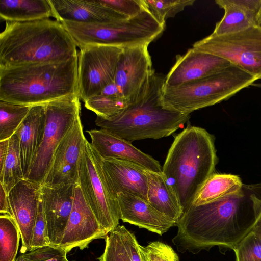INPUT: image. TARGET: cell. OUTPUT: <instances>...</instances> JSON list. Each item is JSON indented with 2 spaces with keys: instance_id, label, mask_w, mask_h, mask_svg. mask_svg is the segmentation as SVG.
Segmentation results:
<instances>
[{
  "instance_id": "6da1fadb",
  "label": "cell",
  "mask_w": 261,
  "mask_h": 261,
  "mask_svg": "<svg viewBox=\"0 0 261 261\" xmlns=\"http://www.w3.org/2000/svg\"><path fill=\"white\" fill-rule=\"evenodd\" d=\"M261 212V183L243 184L235 194L190 205L177 221L172 239L177 250L198 253L214 246L234 249L254 227Z\"/></svg>"
},
{
  "instance_id": "7a4b0ae2",
  "label": "cell",
  "mask_w": 261,
  "mask_h": 261,
  "mask_svg": "<svg viewBox=\"0 0 261 261\" xmlns=\"http://www.w3.org/2000/svg\"><path fill=\"white\" fill-rule=\"evenodd\" d=\"M77 69L78 53L62 62L0 67V100L32 107L79 95Z\"/></svg>"
},
{
  "instance_id": "3957f363",
  "label": "cell",
  "mask_w": 261,
  "mask_h": 261,
  "mask_svg": "<svg viewBox=\"0 0 261 261\" xmlns=\"http://www.w3.org/2000/svg\"><path fill=\"white\" fill-rule=\"evenodd\" d=\"M77 53L73 38L56 20L6 21L0 34V67L62 62Z\"/></svg>"
},
{
  "instance_id": "277c9868",
  "label": "cell",
  "mask_w": 261,
  "mask_h": 261,
  "mask_svg": "<svg viewBox=\"0 0 261 261\" xmlns=\"http://www.w3.org/2000/svg\"><path fill=\"white\" fill-rule=\"evenodd\" d=\"M217 163L215 137L204 128L188 125L175 136L162 172L177 196L184 212L215 173Z\"/></svg>"
},
{
  "instance_id": "5b68a950",
  "label": "cell",
  "mask_w": 261,
  "mask_h": 261,
  "mask_svg": "<svg viewBox=\"0 0 261 261\" xmlns=\"http://www.w3.org/2000/svg\"><path fill=\"white\" fill-rule=\"evenodd\" d=\"M165 80L153 70L134 102L111 118L97 116L96 125L131 143L168 137L182 127L190 115L165 109L160 103Z\"/></svg>"
},
{
  "instance_id": "8992f818",
  "label": "cell",
  "mask_w": 261,
  "mask_h": 261,
  "mask_svg": "<svg viewBox=\"0 0 261 261\" xmlns=\"http://www.w3.org/2000/svg\"><path fill=\"white\" fill-rule=\"evenodd\" d=\"M257 80L231 64L218 73L178 86L164 85L160 103L165 109L190 115L229 98Z\"/></svg>"
},
{
  "instance_id": "52a82bcc",
  "label": "cell",
  "mask_w": 261,
  "mask_h": 261,
  "mask_svg": "<svg viewBox=\"0 0 261 261\" xmlns=\"http://www.w3.org/2000/svg\"><path fill=\"white\" fill-rule=\"evenodd\" d=\"M61 23L79 47L96 45L122 48L149 45L165 27L145 7L139 15L126 19L107 23L63 21Z\"/></svg>"
},
{
  "instance_id": "ba28073f",
  "label": "cell",
  "mask_w": 261,
  "mask_h": 261,
  "mask_svg": "<svg viewBox=\"0 0 261 261\" xmlns=\"http://www.w3.org/2000/svg\"><path fill=\"white\" fill-rule=\"evenodd\" d=\"M77 183L97 220L108 233L121 218L117 195L102 167V158L87 140L81 155Z\"/></svg>"
},
{
  "instance_id": "9c48e42d",
  "label": "cell",
  "mask_w": 261,
  "mask_h": 261,
  "mask_svg": "<svg viewBox=\"0 0 261 261\" xmlns=\"http://www.w3.org/2000/svg\"><path fill=\"white\" fill-rule=\"evenodd\" d=\"M193 48L223 58L258 80L261 79V27L219 36L212 34Z\"/></svg>"
},
{
  "instance_id": "30bf717a",
  "label": "cell",
  "mask_w": 261,
  "mask_h": 261,
  "mask_svg": "<svg viewBox=\"0 0 261 261\" xmlns=\"http://www.w3.org/2000/svg\"><path fill=\"white\" fill-rule=\"evenodd\" d=\"M80 99L74 94L44 105L43 138L27 179L42 184L56 149L80 116Z\"/></svg>"
},
{
  "instance_id": "8fae6325",
  "label": "cell",
  "mask_w": 261,
  "mask_h": 261,
  "mask_svg": "<svg viewBox=\"0 0 261 261\" xmlns=\"http://www.w3.org/2000/svg\"><path fill=\"white\" fill-rule=\"evenodd\" d=\"M79 48L78 90L79 97L84 102L100 94L107 86L114 82L123 48L98 45Z\"/></svg>"
},
{
  "instance_id": "7c38bea8",
  "label": "cell",
  "mask_w": 261,
  "mask_h": 261,
  "mask_svg": "<svg viewBox=\"0 0 261 261\" xmlns=\"http://www.w3.org/2000/svg\"><path fill=\"white\" fill-rule=\"evenodd\" d=\"M87 140L80 116L56 149L41 185L77 183L80 160Z\"/></svg>"
},
{
  "instance_id": "4fadbf2b",
  "label": "cell",
  "mask_w": 261,
  "mask_h": 261,
  "mask_svg": "<svg viewBox=\"0 0 261 261\" xmlns=\"http://www.w3.org/2000/svg\"><path fill=\"white\" fill-rule=\"evenodd\" d=\"M148 45L123 48L114 83L129 104L134 102L153 69Z\"/></svg>"
},
{
  "instance_id": "5bb4252c",
  "label": "cell",
  "mask_w": 261,
  "mask_h": 261,
  "mask_svg": "<svg viewBox=\"0 0 261 261\" xmlns=\"http://www.w3.org/2000/svg\"><path fill=\"white\" fill-rule=\"evenodd\" d=\"M108 234L87 204L78 183L76 184L72 208L59 246L67 252L75 247L83 250L94 240L105 238Z\"/></svg>"
},
{
  "instance_id": "9a60e30c",
  "label": "cell",
  "mask_w": 261,
  "mask_h": 261,
  "mask_svg": "<svg viewBox=\"0 0 261 261\" xmlns=\"http://www.w3.org/2000/svg\"><path fill=\"white\" fill-rule=\"evenodd\" d=\"M41 185L34 181L23 179L8 194L11 217L21 235L22 253L32 250L33 230L38 214Z\"/></svg>"
},
{
  "instance_id": "2e32d148",
  "label": "cell",
  "mask_w": 261,
  "mask_h": 261,
  "mask_svg": "<svg viewBox=\"0 0 261 261\" xmlns=\"http://www.w3.org/2000/svg\"><path fill=\"white\" fill-rule=\"evenodd\" d=\"M75 185H41L50 245L59 246L61 243L72 208Z\"/></svg>"
},
{
  "instance_id": "e0dca14e",
  "label": "cell",
  "mask_w": 261,
  "mask_h": 261,
  "mask_svg": "<svg viewBox=\"0 0 261 261\" xmlns=\"http://www.w3.org/2000/svg\"><path fill=\"white\" fill-rule=\"evenodd\" d=\"M231 65L223 58L191 48L184 55L176 56L175 63L165 76L164 85L178 86L218 73Z\"/></svg>"
},
{
  "instance_id": "ac0fdd59",
  "label": "cell",
  "mask_w": 261,
  "mask_h": 261,
  "mask_svg": "<svg viewBox=\"0 0 261 261\" xmlns=\"http://www.w3.org/2000/svg\"><path fill=\"white\" fill-rule=\"evenodd\" d=\"M91 144L102 158L130 161L155 172H162L158 161L118 135L104 129L86 130Z\"/></svg>"
},
{
  "instance_id": "d6986e66",
  "label": "cell",
  "mask_w": 261,
  "mask_h": 261,
  "mask_svg": "<svg viewBox=\"0 0 261 261\" xmlns=\"http://www.w3.org/2000/svg\"><path fill=\"white\" fill-rule=\"evenodd\" d=\"M120 219L124 222L145 228L160 236L176 222L153 207L146 200L127 192L117 194Z\"/></svg>"
},
{
  "instance_id": "ffe728a7",
  "label": "cell",
  "mask_w": 261,
  "mask_h": 261,
  "mask_svg": "<svg viewBox=\"0 0 261 261\" xmlns=\"http://www.w3.org/2000/svg\"><path fill=\"white\" fill-rule=\"evenodd\" d=\"M56 20L79 23H107L128 19L100 0H49Z\"/></svg>"
},
{
  "instance_id": "44dd1931",
  "label": "cell",
  "mask_w": 261,
  "mask_h": 261,
  "mask_svg": "<svg viewBox=\"0 0 261 261\" xmlns=\"http://www.w3.org/2000/svg\"><path fill=\"white\" fill-rule=\"evenodd\" d=\"M102 163L107 177L116 195L127 192L148 201L145 168L130 161L112 158H102Z\"/></svg>"
},
{
  "instance_id": "7402d4cb",
  "label": "cell",
  "mask_w": 261,
  "mask_h": 261,
  "mask_svg": "<svg viewBox=\"0 0 261 261\" xmlns=\"http://www.w3.org/2000/svg\"><path fill=\"white\" fill-rule=\"evenodd\" d=\"M45 125L44 105L32 106L15 134L19 140L22 172L27 179L42 143Z\"/></svg>"
},
{
  "instance_id": "603a6c76",
  "label": "cell",
  "mask_w": 261,
  "mask_h": 261,
  "mask_svg": "<svg viewBox=\"0 0 261 261\" xmlns=\"http://www.w3.org/2000/svg\"><path fill=\"white\" fill-rule=\"evenodd\" d=\"M215 3L224 10V14L212 35L231 34L259 26L261 0H217Z\"/></svg>"
},
{
  "instance_id": "cb8c5ba5",
  "label": "cell",
  "mask_w": 261,
  "mask_h": 261,
  "mask_svg": "<svg viewBox=\"0 0 261 261\" xmlns=\"http://www.w3.org/2000/svg\"><path fill=\"white\" fill-rule=\"evenodd\" d=\"M144 172L148 180V202L177 223L184 211L173 188L162 172H155L146 168Z\"/></svg>"
},
{
  "instance_id": "d4e9b609",
  "label": "cell",
  "mask_w": 261,
  "mask_h": 261,
  "mask_svg": "<svg viewBox=\"0 0 261 261\" xmlns=\"http://www.w3.org/2000/svg\"><path fill=\"white\" fill-rule=\"evenodd\" d=\"M105 248L99 261H145L135 234L118 225L105 237Z\"/></svg>"
},
{
  "instance_id": "484cf974",
  "label": "cell",
  "mask_w": 261,
  "mask_h": 261,
  "mask_svg": "<svg viewBox=\"0 0 261 261\" xmlns=\"http://www.w3.org/2000/svg\"><path fill=\"white\" fill-rule=\"evenodd\" d=\"M53 16L49 0H0V17L6 21H31Z\"/></svg>"
},
{
  "instance_id": "4316f807",
  "label": "cell",
  "mask_w": 261,
  "mask_h": 261,
  "mask_svg": "<svg viewBox=\"0 0 261 261\" xmlns=\"http://www.w3.org/2000/svg\"><path fill=\"white\" fill-rule=\"evenodd\" d=\"M243 185L238 175L215 172L201 187L191 205H199L235 194Z\"/></svg>"
},
{
  "instance_id": "83f0119b",
  "label": "cell",
  "mask_w": 261,
  "mask_h": 261,
  "mask_svg": "<svg viewBox=\"0 0 261 261\" xmlns=\"http://www.w3.org/2000/svg\"><path fill=\"white\" fill-rule=\"evenodd\" d=\"M129 105L128 100L114 82L107 86L100 94L84 102L86 108L94 112L97 117L106 119L118 115Z\"/></svg>"
},
{
  "instance_id": "f1b7e54d",
  "label": "cell",
  "mask_w": 261,
  "mask_h": 261,
  "mask_svg": "<svg viewBox=\"0 0 261 261\" xmlns=\"http://www.w3.org/2000/svg\"><path fill=\"white\" fill-rule=\"evenodd\" d=\"M24 178L20 154L19 140L15 134L9 139V148L3 167L0 169V184L8 194Z\"/></svg>"
},
{
  "instance_id": "f546056e",
  "label": "cell",
  "mask_w": 261,
  "mask_h": 261,
  "mask_svg": "<svg viewBox=\"0 0 261 261\" xmlns=\"http://www.w3.org/2000/svg\"><path fill=\"white\" fill-rule=\"evenodd\" d=\"M21 235L14 219L8 214L0 216V261H15Z\"/></svg>"
},
{
  "instance_id": "4dcf8cb0",
  "label": "cell",
  "mask_w": 261,
  "mask_h": 261,
  "mask_svg": "<svg viewBox=\"0 0 261 261\" xmlns=\"http://www.w3.org/2000/svg\"><path fill=\"white\" fill-rule=\"evenodd\" d=\"M31 107L0 100V141L9 139L15 134Z\"/></svg>"
},
{
  "instance_id": "1f68e13d",
  "label": "cell",
  "mask_w": 261,
  "mask_h": 261,
  "mask_svg": "<svg viewBox=\"0 0 261 261\" xmlns=\"http://www.w3.org/2000/svg\"><path fill=\"white\" fill-rule=\"evenodd\" d=\"M145 8L157 21L165 25L166 20L174 17L185 7L193 5L195 0H142Z\"/></svg>"
},
{
  "instance_id": "d6a6232c",
  "label": "cell",
  "mask_w": 261,
  "mask_h": 261,
  "mask_svg": "<svg viewBox=\"0 0 261 261\" xmlns=\"http://www.w3.org/2000/svg\"><path fill=\"white\" fill-rule=\"evenodd\" d=\"M233 250L236 261H261V239L252 231Z\"/></svg>"
},
{
  "instance_id": "836d02e7",
  "label": "cell",
  "mask_w": 261,
  "mask_h": 261,
  "mask_svg": "<svg viewBox=\"0 0 261 261\" xmlns=\"http://www.w3.org/2000/svg\"><path fill=\"white\" fill-rule=\"evenodd\" d=\"M145 261H179V257L169 245L161 241L150 242L147 246H141Z\"/></svg>"
},
{
  "instance_id": "e575fe53",
  "label": "cell",
  "mask_w": 261,
  "mask_h": 261,
  "mask_svg": "<svg viewBox=\"0 0 261 261\" xmlns=\"http://www.w3.org/2000/svg\"><path fill=\"white\" fill-rule=\"evenodd\" d=\"M49 245L50 242L48 236L47 223L40 193L38 214L33 230L32 250Z\"/></svg>"
},
{
  "instance_id": "d590c367",
  "label": "cell",
  "mask_w": 261,
  "mask_h": 261,
  "mask_svg": "<svg viewBox=\"0 0 261 261\" xmlns=\"http://www.w3.org/2000/svg\"><path fill=\"white\" fill-rule=\"evenodd\" d=\"M29 261H67V252L51 245L39 247L25 253Z\"/></svg>"
},
{
  "instance_id": "8d00e7d4",
  "label": "cell",
  "mask_w": 261,
  "mask_h": 261,
  "mask_svg": "<svg viewBox=\"0 0 261 261\" xmlns=\"http://www.w3.org/2000/svg\"><path fill=\"white\" fill-rule=\"evenodd\" d=\"M115 11L130 18L136 16L144 9L142 0H100Z\"/></svg>"
},
{
  "instance_id": "74e56055",
  "label": "cell",
  "mask_w": 261,
  "mask_h": 261,
  "mask_svg": "<svg viewBox=\"0 0 261 261\" xmlns=\"http://www.w3.org/2000/svg\"><path fill=\"white\" fill-rule=\"evenodd\" d=\"M0 212L1 214H8L11 216L10 210L8 195L0 184Z\"/></svg>"
},
{
  "instance_id": "f35d334b",
  "label": "cell",
  "mask_w": 261,
  "mask_h": 261,
  "mask_svg": "<svg viewBox=\"0 0 261 261\" xmlns=\"http://www.w3.org/2000/svg\"><path fill=\"white\" fill-rule=\"evenodd\" d=\"M9 139L0 141V169L3 167L8 153Z\"/></svg>"
},
{
  "instance_id": "ab89813d",
  "label": "cell",
  "mask_w": 261,
  "mask_h": 261,
  "mask_svg": "<svg viewBox=\"0 0 261 261\" xmlns=\"http://www.w3.org/2000/svg\"><path fill=\"white\" fill-rule=\"evenodd\" d=\"M252 231L261 239V212L254 225Z\"/></svg>"
},
{
  "instance_id": "60d3db41",
  "label": "cell",
  "mask_w": 261,
  "mask_h": 261,
  "mask_svg": "<svg viewBox=\"0 0 261 261\" xmlns=\"http://www.w3.org/2000/svg\"><path fill=\"white\" fill-rule=\"evenodd\" d=\"M15 261H29L25 253H21L16 258Z\"/></svg>"
},
{
  "instance_id": "b9f144b4",
  "label": "cell",
  "mask_w": 261,
  "mask_h": 261,
  "mask_svg": "<svg viewBox=\"0 0 261 261\" xmlns=\"http://www.w3.org/2000/svg\"><path fill=\"white\" fill-rule=\"evenodd\" d=\"M258 25L261 26V9L259 13V18H258Z\"/></svg>"
},
{
  "instance_id": "7bdbcfd3",
  "label": "cell",
  "mask_w": 261,
  "mask_h": 261,
  "mask_svg": "<svg viewBox=\"0 0 261 261\" xmlns=\"http://www.w3.org/2000/svg\"><path fill=\"white\" fill-rule=\"evenodd\" d=\"M67 261H68V260Z\"/></svg>"
},
{
  "instance_id": "ee69618b",
  "label": "cell",
  "mask_w": 261,
  "mask_h": 261,
  "mask_svg": "<svg viewBox=\"0 0 261 261\" xmlns=\"http://www.w3.org/2000/svg\"><path fill=\"white\" fill-rule=\"evenodd\" d=\"M261 27V26H260Z\"/></svg>"
}]
</instances>
